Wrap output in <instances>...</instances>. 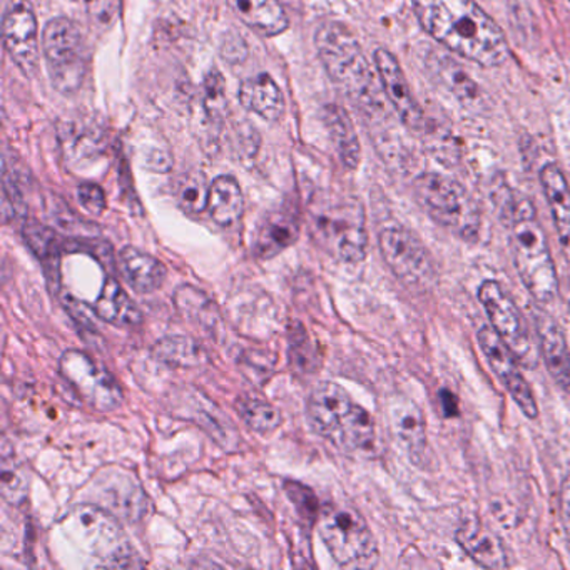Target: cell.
<instances>
[{
	"label": "cell",
	"mask_w": 570,
	"mask_h": 570,
	"mask_svg": "<svg viewBox=\"0 0 570 570\" xmlns=\"http://www.w3.org/2000/svg\"><path fill=\"white\" fill-rule=\"evenodd\" d=\"M423 31L449 51L483 68L509 58V42L500 26L475 0H412Z\"/></svg>",
	"instance_id": "6da1fadb"
},
{
	"label": "cell",
	"mask_w": 570,
	"mask_h": 570,
	"mask_svg": "<svg viewBox=\"0 0 570 570\" xmlns=\"http://www.w3.org/2000/svg\"><path fill=\"white\" fill-rule=\"evenodd\" d=\"M503 219L509 226L513 265L523 286L537 303L553 302L559 295V278L535 206L525 196L510 193L503 202Z\"/></svg>",
	"instance_id": "7a4b0ae2"
},
{
	"label": "cell",
	"mask_w": 570,
	"mask_h": 570,
	"mask_svg": "<svg viewBox=\"0 0 570 570\" xmlns=\"http://www.w3.org/2000/svg\"><path fill=\"white\" fill-rule=\"evenodd\" d=\"M315 46L320 61L336 88L360 111H376L380 101L375 76L355 35L340 22H326L316 31Z\"/></svg>",
	"instance_id": "3957f363"
},
{
	"label": "cell",
	"mask_w": 570,
	"mask_h": 570,
	"mask_svg": "<svg viewBox=\"0 0 570 570\" xmlns=\"http://www.w3.org/2000/svg\"><path fill=\"white\" fill-rule=\"evenodd\" d=\"M308 416L318 435L345 452L368 453L375 449L372 415L356 405L338 383L323 382L313 390Z\"/></svg>",
	"instance_id": "277c9868"
},
{
	"label": "cell",
	"mask_w": 570,
	"mask_h": 570,
	"mask_svg": "<svg viewBox=\"0 0 570 570\" xmlns=\"http://www.w3.org/2000/svg\"><path fill=\"white\" fill-rule=\"evenodd\" d=\"M320 535L333 560L346 569H372L379 547L362 513L346 503H328L318 519Z\"/></svg>",
	"instance_id": "5b68a950"
},
{
	"label": "cell",
	"mask_w": 570,
	"mask_h": 570,
	"mask_svg": "<svg viewBox=\"0 0 570 570\" xmlns=\"http://www.w3.org/2000/svg\"><path fill=\"white\" fill-rule=\"evenodd\" d=\"M413 193L423 212L460 238L475 239L480 212L475 199L455 179L440 173H423L413 183Z\"/></svg>",
	"instance_id": "8992f818"
},
{
	"label": "cell",
	"mask_w": 570,
	"mask_h": 570,
	"mask_svg": "<svg viewBox=\"0 0 570 570\" xmlns=\"http://www.w3.org/2000/svg\"><path fill=\"white\" fill-rule=\"evenodd\" d=\"M42 55L56 91L75 96L85 86L89 71L88 48L78 26L68 18H56L42 31Z\"/></svg>",
	"instance_id": "52a82bcc"
},
{
	"label": "cell",
	"mask_w": 570,
	"mask_h": 570,
	"mask_svg": "<svg viewBox=\"0 0 570 570\" xmlns=\"http://www.w3.org/2000/svg\"><path fill=\"white\" fill-rule=\"evenodd\" d=\"M479 302L489 316L490 328L505 343L517 362L525 368L535 370L540 358L539 345L509 292L495 279H487L480 285Z\"/></svg>",
	"instance_id": "ba28073f"
},
{
	"label": "cell",
	"mask_w": 570,
	"mask_h": 570,
	"mask_svg": "<svg viewBox=\"0 0 570 570\" xmlns=\"http://www.w3.org/2000/svg\"><path fill=\"white\" fill-rule=\"evenodd\" d=\"M315 235L336 259L360 263L366 256L368 235L363 209L356 203H343L316 213Z\"/></svg>",
	"instance_id": "9c48e42d"
},
{
	"label": "cell",
	"mask_w": 570,
	"mask_h": 570,
	"mask_svg": "<svg viewBox=\"0 0 570 570\" xmlns=\"http://www.w3.org/2000/svg\"><path fill=\"white\" fill-rule=\"evenodd\" d=\"M380 252L393 275L405 286L415 289L432 288L435 265L423 243L402 226H390L380 233Z\"/></svg>",
	"instance_id": "30bf717a"
},
{
	"label": "cell",
	"mask_w": 570,
	"mask_h": 570,
	"mask_svg": "<svg viewBox=\"0 0 570 570\" xmlns=\"http://www.w3.org/2000/svg\"><path fill=\"white\" fill-rule=\"evenodd\" d=\"M62 379L79 396L98 412H112L122 403V390L118 380L105 366L79 350H69L59 362Z\"/></svg>",
	"instance_id": "8fae6325"
},
{
	"label": "cell",
	"mask_w": 570,
	"mask_h": 570,
	"mask_svg": "<svg viewBox=\"0 0 570 570\" xmlns=\"http://www.w3.org/2000/svg\"><path fill=\"white\" fill-rule=\"evenodd\" d=\"M4 48L26 78H32L39 66V28L29 0H11L2 22Z\"/></svg>",
	"instance_id": "7c38bea8"
},
{
	"label": "cell",
	"mask_w": 570,
	"mask_h": 570,
	"mask_svg": "<svg viewBox=\"0 0 570 570\" xmlns=\"http://www.w3.org/2000/svg\"><path fill=\"white\" fill-rule=\"evenodd\" d=\"M476 342H479L480 350L485 355L490 368L505 386L507 392L512 396L517 406L522 410L523 415L527 419L535 420L539 416V405H537L535 396H533L525 376L519 370L520 363L517 362L513 353L507 348L505 343L497 336L490 326L479 330Z\"/></svg>",
	"instance_id": "4fadbf2b"
},
{
	"label": "cell",
	"mask_w": 570,
	"mask_h": 570,
	"mask_svg": "<svg viewBox=\"0 0 570 570\" xmlns=\"http://www.w3.org/2000/svg\"><path fill=\"white\" fill-rule=\"evenodd\" d=\"M68 529L82 549L91 553H106L108 560L115 559L125 550L118 523L99 507L88 503L76 507L75 512L69 515Z\"/></svg>",
	"instance_id": "5bb4252c"
},
{
	"label": "cell",
	"mask_w": 570,
	"mask_h": 570,
	"mask_svg": "<svg viewBox=\"0 0 570 570\" xmlns=\"http://www.w3.org/2000/svg\"><path fill=\"white\" fill-rule=\"evenodd\" d=\"M373 61H375L383 92H385L390 105L395 109L400 121L406 128L412 129V131H422V108H420L415 96H413L412 88H410L409 81H406L405 72H403L399 59L392 52L386 51V49H376Z\"/></svg>",
	"instance_id": "9a60e30c"
},
{
	"label": "cell",
	"mask_w": 570,
	"mask_h": 570,
	"mask_svg": "<svg viewBox=\"0 0 570 570\" xmlns=\"http://www.w3.org/2000/svg\"><path fill=\"white\" fill-rule=\"evenodd\" d=\"M532 315L543 365L556 385L570 395V352L566 335L549 313L532 308Z\"/></svg>",
	"instance_id": "2e32d148"
},
{
	"label": "cell",
	"mask_w": 570,
	"mask_h": 570,
	"mask_svg": "<svg viewBox=\"0 0 570 570\" xmlns=\"http://www.w3.org/2000/svg\"><path fill=\"white\" fill-rule=\"evenodd\" d=\"M456 542L480 567L502 570L510 566L502 539L480 520H465L456 530Z\"/></svg>",
	"instance_id": "e0dca14e"
},
{
	"label": "cell",
	"mask_w": 570,
	"mask_h": 570,
	"mask_svg": "<svg viewBox=\"0 0 570 570\" xmlns=\"http://www.w3.org/2000/svg\"><path fill=\"white\" fill-rule=\"evenodd\" d=\"M543 195L552 215L557 238L563 256L570 263V186L559 166L549 163L540 171Z\"/></svg>",
	"instance_id": "ac0fdd59"
},
{
	"label": "cell",
	"mask_w": 570,
	"mask_h": 570,
	"mask_svg": "<svg viewBox=\"0 0 570 570\" xmlns=\"http://www.w3.org/2000/svg\"><path fill=\"white\" fill-rule=\"evenodd\" d=\"M239 102L246 111L255 112L268 122H276L285 115V98L275 79L269 75L253 76L239 86Z\"/></svg>",
	"instance_id": "d6986e66"
},
{
	"label": "cell",
	"mask_w": 570,
	"mask_h": 570,
	"mask_svg": "<svg viewBox=\"0 0 570 570\" xmlns=\"http://www.w3.org/2000/svg\"><path fill=\"white\" fill-rule=\"evenodd\" d=\"M229 8L256 35L275 38L288 29L282 0H226Z\"/></svg>",
	"instance_id": "ffe728a7"
},
{
	"label": "cell",
	"mask_w": 570,
	"mask_h": 570,
	"mask_svg": "<svg viewBox=\"0 0 570 570\" xmlns=\"http://www.w3.org/2000/svg\"><path fill=\"white\" fill-rule=\"evenodd\" d=\"M390 425L410 459L413 462L423 460L426 453V432L422 410L410 400L395 402L390 409Z\"/></svg>",
	"instance_id": "44dd1931"
},
{
	"label": "cell",
	"mask_w": 570,
	"mask_h": 570,
	"mask_svg": "<svg viewBox=\"0 0 570 570\" xmlns=\"http://www.w3.org/2000/svg\"><path fill=\"white\" fill-rule=\"evenodd\" d=\"M119 266L126 282L139 293L156 292L166 279V266L155 256L132 246L119 253Z\"/></svg>",
	"instance_id": "7402d4cb"
},
{
	"label": "cell",
	"mask_w": 570,
	"mask_h": 570,
	"mask_svg": "<svg viewBox=\"0 0 570 570\" xmlns=\"http://www.w3.org/2000/svg\"><path fill=\"white\" fill-rule=\"evenodd\" d=\"M95 312L102 322L111 323L119 328H136L142 323L141 309L115 278H106Z\"/></svg>",
	"instance_id": "603a6c76"
},
{
	"label": "cell",
	"mask_w": 570,
	"mask_h": 570,
	"mask_svg": "<svg viewBox=\"0 0 570 570\" xmlns=\"http://www.w3.org/2000/svg\"><path fill=\"white\" fill-rule=\"evenodd\" d=\"M208 212L213 222L223 228L236 225L245 212L242 186L233 176H219L209 185Z\"/></svg>",
	"instance_id": "cb8c5ba5"
},
{
	"label": "cell",
	"mask_w": 570,
	"mask_h": 570,
	"mask_svg": "<svg viewBox=\"0 0 570 570\" xmlns=\"http://www.w3.org/2000/svg\"><path fill=\"white\" fill-rule=\"evenodd\" d=\"M325 122L343 165L348 169L358 168L362 148L348 112L338 105L326 106Z\"/></svg>",
	"instance_id": "d4e9b609"
},
{
	"label": "cell",
	"mask_w": 570,
	"mask_h": 570,
	"mask_svg": "<svg viewBox=\"0 0 570 570\" xmlns=\"http://www.w3.org/2000/svg\"><path fill=\"white\" fill-rule=\"evenodd\" d=\"M175 303L186 320L196 323L199 328L205 330L208 335L215 336L222 332V315L215 303L199 292L195 286H181L176 292Z\"/></svg>",
	"instance_id": "484cf974"
},
{
	"label": "cell",
	"mask_w": 570,
	"mask_h": 570,
	"mask_svg": "<svg viewBox=\"0 0 570 570\" xmlns=\"http://www.w3.org/2000/svg\"><path fill=\"white\" fill-rule=\"evenodd\" d=\"M153 356L158 362L179 368H196L206 363V353L196 340L185 335L165 336L153 346Z\"/></svg>",
	"instance_id": "4316f807"
},
{
	"label": "cell",
	"mask_w": 570,
	"mask_h": 570,
	"mask_svg": "<svg viewBox=\"0 0 570 570\" xmlns=\"http://www.w3.org/2000/svg\"><path fill=\"white\" fill-rule=\"evenodd\" d=\"M24 238L32 253L41 259L49 282L55 283L58 288L59 266H61V245L58 236L48 226L32 222L24 226Z\"/></svg>",
	"instance_id": "83f0119b"
},
{
	"label": "cell",
	"mask_w": 570,
	"mask_h": 570,
	"mask_svg": "<svg viewBox=\"0 0 570 570\" xmlns=\"http://www.w3.org/2000/svg\"><path fill=\"white\" fill-rule=\"evenodd\" d=\"M298 238V222L286 213L269 216L256 242V253L262 258H272Z\"/></svg>",
	"instance_id": "f1b7e54d"
},
{
	"label": "cell",
	"mask_w": 570,
	"mask_h": 570,
	"mask_svg": "<svg viewBox=\"0 0 570 570\" xmlns=\"http://www.w3.org/2000/svg\"><path fill=\"white\" fill-rule=\"evenodd\" d=\"M236 410L243 422L258 433H272L282 425V413L258 396H242L236 402Z\"/></svg>",
	"instance_id": "f546056e"
},
{
	"label": "cell",
	"mask_w": 570,
	"mask_h": 570,
	"mask_svg": "<svg viewBox=\"0 0 570 570\" xmlns=\"http://www.w3.org/2000/svg\"><path fill=\"white\" fill-rule=\"evenodd\" d=\"M178 205L188 215H199L208 209L209 186L202 173H185L175 185Z\"/></svg>",
	"instance_id": "4dcf8cb0"
},
{
	"label": "cell",
	"mask_w": 570,
	"mask_h": 570,
	"mask_svg": "<svg viewBox=\"0 0 570 570\" xmlns=\"http://www.w3.org/2000/svg\"><path fill=\"white\" fill-rule=\"evenodd\" d=\"M66 151L72 156L96 155V149L101 148V132L91 122L69 121L65 131Z\"/></svg>",
	"instance_id": "1f68e13d"
},
{
	"label": "cell",
	"mask_w": 570,
	"mask_h": 570,
	"mask_svg": "<svg viewBox=\"0 0 570 570\" xmlns=\"http://www.w3.org/2000/svg\"><path fill=\"white\" fill-rule=\"evenodd\" d=\"M289 362L299 372H315L318 365L315 346L299 325H296V330L295 326L289 330Z\"/></svg>",
	"instance_id": "d6a6232c"
},
{
	"label": "cell",
	"mask_w": 570,
	"mask_h": 570,
	"mask_svg": "<svg viewBox=\"0 0 570 570\" xmlns=\"http://www.w3.org/2000/svg\"><path fill=\"white\" fill-rule=\"evenodd\" d=\"M435 69H439L440 79L445 82L446 88L453 95H456V98H475L476 86L455 62L443 59L442 62L435 66Z\"/></svg>",
	"instance_id": "836d02e7"
},
{
	"label": "cell",
	"mask_w": 570,
	"mask_h": 570,
	"mask_svg": "<svg viewBox=\"0 0 570 570\" xmlns=\"http://www.w3.org/2000/svg\"><path fill=\"white\" fill-rule=\"evenodd\" d=\"M28 493V479L26 473L18 465H11L4 459L2 463V495L9 502H21Z\"/></svg>",
	"instance_id": "e575fe53"
},
{
	"label": "cell",
	"mask_w": 570,
	"mask_h": 570,
	"mask_svg": "<svg viewBox=\"0 0 570 570\" xmlns=\"http://www.w3.org/2000/svg\"><path fill=\"white\" fill-rule=\"evenodd\" d=\"M85 4L98 28H111L121 12V0H85Z\"/></svg>",
	"instance_id": "d590c367"
},
{
	"label": "cell",
	"mask_w": 570,
	"mask_h": 570,
	"mask_svg": "<svg viewBox=\"0 0 570 570\" xmlns=\"http://www.w3.org/2000/svg\"><path fill=\"white\" fill-rule=\"evenodd\" d=\"M78 198L82 208L91 215L99 216L106 209V195L95 183H85L78 188Z\"/></svg>",
	"instance_id": "8d00e7d4"
},
{
	"label": "cell",
	"mask_w": 570,
	"mask_h": 570,
	"mask_svg": "<svg viewBox=\"0 0 570 570\" xmlns=\"http://www.w3.org/2000/svg\"><path fill=\"white\" fill-rule=\"evenodd\" d=\"M560 520H562L563 532L570 549V473L563 476L559 490Z\"/></svg>",
	"instance_id": "74e56055"
},
{
	"label": "cell",
	"mask_w": 570,
	"mask_h": 570,
	"mask_svg": "<svg viewBox=\"0 0 570 570\" xmlns=\"http://www.w3.org/2000/svg\"><path fill=\"white\" fill-rule=\"evenodd\" d=\"M223 58L228 62H242L246 59V45L243 39H236V41H232L228 39V42H225V48H223Z\"/></svg>",
	"instance_id": "f35d334b"
},
{
	"label": "cell",
	"mask_w": 570,
	"mask_h": 570,
	"mask_svg": "<svg viewBox=\"0 0 570 570\" xmlns=\"http://www.w3.org/2000/svg\"><path fill=\"white\" fill-rule=\"evenodd\" d=\"M286 4H289L292 6V8H295V4L296 2H298V0H285Z\"/></svg>",
	"instance_id": "ab89813d"
},
{
	"label": "cell",
	"mask_w": 570,
	"mask_h": 570,
	"mask_svg": "<svg viewBox=\"0 0 570 570\" xmlns=\"http://www.w3.org/2000/svg\"><path fill=\"white\" fill-rule=\"evenodd\" d=\"M72 2H78V0H72Z\"/></svg>",
	"instance_id": "60d3db41"
},
{
	"label": "cell",
	"mask_w": 570,
	"mask_h": 570,
	"mask_svg": "<svg viewBox=\"0 0 570 570\" xmlns=\"http://www.w3.org/2000/svg\"><path fill=\"white\" fill-rule=\"evenodd\" d=\"M569 312H570V303H569Z\"/></svg>",
	"instance_id": "b9f144b4"
},
{
	"label": "cell",
	"mask_w": 570,
	"mask_h": 570,
	"mask_svg": "<svg viewBox=\"0 0 570 570\" xmlns=\"http://www.w3.org/2000/svg\"><path fill=\"white\" fill-rule=\"evenodd\" d=\"M569 2H570V0H569Z\"/></svg>",
	"instance_id": "7bdbcfd3"
}]
</instances>
